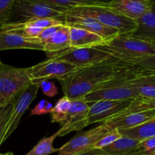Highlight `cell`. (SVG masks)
I'll use <instances>...</instances> for the list:
<instances>
[{
    "mask_svg": "<svg viewBox=\"0 0 155 155\" xmlns=\"http://www.w3.org/2000/svg\"><path fill=\"white\" fill-rule=\"evenodd\" d=\"M122 136L131 138L139 142L155 136V117L147 122L129 129L119 130Z\"/></svg>",
    "mask_w": 155,
    "mask_h": 155,
    "instance_id": "cell-22",
    "label": "cell"
},
{
    "mask_svg": "<svg viewBox=\"0 0 155 155\" xmlns=\"http://www.w3.org/2000/svg\"><path fill=\"white\" fill-rule=\"evenodd\" d=\"M53 109V105L50 101L43 99L38 102L34 108L31 110L30 115H43L47 113H50Z\"/></svg>",
    "mask_w": 155,
    "mask_h": 155,
    "instance_id": "cell-33",
    "label": "cell"
},
{
    "mask_svg": "<svg viewBox=\"0 0 155 155\" xmlns=\"http://www.w3.org/2000/svg\"><path fill=\"white\" fill-rule=\"evenodd\" d=\"M150 1L151 2V3L153 5H155V0H150Z\"/></svg>",
    "mask_w": 155,
    "mask_h": 155,
    "instance_id": "cell-38",
    "label": "cell"
},
{
    "mask_svg": "<svg viewBox=\"0 0 155 155\" xmlns=\"http://www.w3.org/2000/svg\"><path fill=\"white\" fill-rule=\"evenodd\" d=\"M32 84L27 68L0 64V106L14 104Z\"/></svg>",
    "mask_w": 155,
    "mask_h": 155,
    "instance_id": "cell-4",
    "label": "cell"
},
{
    "mask_svg": "<svg viewBox=\"0 0 155 155\" xmlns=\"http://www.w3.org/2000/svg\"><path fill=\"white\" fill-rule=\"evenodd\" d=\"M107 7L119 15L136 21L151 10L153 4L150 0H112Z\"/></svg>",
    "mask_w": 155,
    "mask_h": 155,
    "instance_id": "cell-14",
    "label": "cell"
},
{
    "mask_svg": "<svg viewBox=\"0 0 155 155\" xmlns=\"http://www.w3.org/2000/svg\"><path fill=\"white\" fill-rule=\"evenodd\" d=\"M132 100L125 101H98L91 103L87 117V126L102 122V124L121 113L130 104Z\"/></svg>",
    "mask_w": 155,
    "mask_h": 155,
    "instance_id": "cell-10",
    "label": "cell"
},
{
    "mask_svg": "<svg viewBox=\"0 0 155 155\" xmlns=\"http://www.w3.org/2000/svg\"><path fill=\"white\" fill-rule=\"evenodd\" d=\"M155 108V98L153 99H146V98H141L138 97L131 101L130 104L128 106L126 109H125L123 111L119 114L117 116H122V115H126L128 114L134 113V112L142 111V110H150V109ZM114 118V117H113Z\"/></svg>",
    "mask_w": 155,
    "mask_h": 155,
    "instance_id": "cell-26",
    "label": "cell"
},
{
    "mask_svg": "<svg viewBox=\"0 0 155 155\" xmlns=\"http://www.w3.org/2000/svg\"><path fill=\"white\" fill-rule=\"evenodd\" d=\"M34 1L57 6V7L64 8L68 10L81 6H108L112 0H34Z\"/></svg>",
    "mask_w": 155,
    "mask_h": 155,
    "instance_id": "cell-23",
    "label": "cell"
},
{
    "mask_svg": "<svg viewBox=\"0 0 155 155\" xmlns=\"http://www.w3.org/2000/svg\"><path fill=\"white\" fill-rule=\"evenodd\" d=\"M40 89V84H31L15 101L13 104L12 114L6 127L5 133L3 138V143L14 133L18 127L21 117L29 108L32 101L35 99Z\"/></svg>",
    "mask_w": 155,
    "mask_h": 155,
    "instance_id": "cell-12",
    "label": "cell"
},
{
    "mask_svg": "<svg viewBox=\"0 0 155 155\" xmlns=\"http://www.w3.org/2000/svg\"><path fill=\"white\" fill-rule=\"evenodd\" d=\"M25 26L34 28L44 29L49 28V27H54V26H59L65 24V21L62 20L56 19V18H36V19L28 20V21H23Z\"/></svg>",
    "mask_w": 155,
    "mask_h": 155,
    "instance_id": "cell-27",
    "label": "cell"
},
{
    "mask_svg": "<svg viewBox=\"0 0 155 155\" xmlns=\"http://www.w3.org/2000/svg\"><path fill=\"white\" fill-rule=\"evenodd\" d=\"M101 47L122 61L155 54V45L129 35H118Z\"/></svg>",
    "mask_w": 155,
    "mask_h": 155,
    "instance_id": "cell-5",
    "label": "cell"
},
{
    "mask_svg": "<svg viewBox=\"0 0 155 155\" xmlns=\"http://www.w3.org/2000/svg\"><path fill=\"white\" fill-rule=\"evenodd\" d=\"M1 63H2V62H1V61H0V64H1Z\"/></svg>",
    "mask_w": 155,
    "mask_h": 155,
    "instance_id": "cell-40",
    "label": "cell"
},
{
    "mask_svg": "<svg viewBox=\"0 0 155 155\" xmlns=\"http://www.w3.org/2000/svg\"><path fill=\"white\" fill-rule=\"evenodd\" d=\"M137 28L129 36L155 45V5L136 21Z\"/></svg>",
    "mask_w": 155,
    "mask_h": 155,
    "instance_id": "cell-20",
    "label": "cell"
},
{
    "mask_svg": "<svg viewBox=\"0 0 155 155\" xmlns=\"http://www.w3.org/2000/svg\"><path fill=\"white\" fill-rule=\"evenodd\" d=\"M137 148L141 155H151L155 151V136L141 141Z\"/></svg>",
    "mask_w": 155,
    "mask_h": 155,
    "instance_id": "cell-32",
    "label": "cell"
},
{
    "mask_svg": "<svg viewBox=\"0 0 155 155\" xmlns=\"http://www.w3.org/2000/svg\"><path fill=\"white\" fill-rule=\"evenodd\" d=\"M142 70L132 68L121 75L107 82L97 90L87 94L82 99L87 103H92L98 101H125L133 100L138 98L136 90L129 84V80L138 75Z\"/></svg>",
    "mask_w": 155,
    "mask_h": 155,
    "instance_id": "cell-2",
    "label": "cell"
},
{
    "mask_svg": "<svg viewBox=\"0 0 155 155\" xmlns=\"http://www.w3.org/2000/svg\"><path fill=\"white\" fill-rule=\"evenodd\" d=\"M69 27L63 24L57 32L44 42V51L48 58L59 55L70 49Z\"/></svg>",
    "mask_w": 155,
    "mask_h": 155,
    "instance_id": "cell-17",
    "label": "cell"
},
{
    "mask_svg": "<svg viewBox=\"0 0 155 155\" xmlns=\"http://www.w3.org/2000/svg\"><path fill=\"white\" fill-rule=\"evenodd\" d=\"M111 130L107 125L102 124L88 131L78 133L72 139L59 148L57 155H75L94 148L96 142Z\"/></svg>",
    "mask_w": 155,
    "mask_h": 155,
    "instance_id": "cell-8",
    "label": "cell"
},
{
    "mask_svg": "<svg viewBox=\"0 0 155 155\" xmlns=\"http://www.w3.org/2000/svg\"><path fill=\"white\" fill-rule=\"evenodd\" d=\"M65 14L94 18L106 27L115 29L120 35H130L137 28V22L112 11L107 6H81L68 9Z\"/></svg>",
    "mask_w": 155,
    "mask_h": 155,
    "instance_id": "cell-3",
    "label": "cell"
},
{
    "mask_svg": "<svg viewBox=\"0 0 155 155\" xmlns=\"http://www.w3.org/2000/svg\"><path fill=\"white\" fill-rule=\"evenodd\" d=\"M75 155H109L106 152H105L103 149L96 148H91L90 149L86 150V151L81 152L79 154Z\"/></svg>",
    "mask_w": 155,
    "mask_h": 155,
    "instance_id": "cell-36",
    "label": "cell"
},
{
    "mask_svg": "<svg viewBox=\"0 0 155 155\" xmlns=\"http://www.w3.org/2000/svg\"><path fill=\"white\" fill-rule=\"evenodd\" d=\"M57 136H59V133L56 132L50 137L43 138L25 155H50L53 153L59 152V148H55L53 145Z\"/></svg>",
    "mask_w": 155,
    "mask_h": 155,
    "instance_id": "cell-24",
    "label": "cell"
},
{
    "mask_svg": "<svg viewBox=\"0 0 155 155\" xmlns=\"http://www.w3.org/2000/svg\"><path fill=\"white\" fill-rule=\"evenodd\" d=\"M90 105L84 99L72 100L62 127L58 130L59 136H63L71 132H78L87 126V117Z\"/></svg>",
    "mask_w": 155,
    "mask_h": 155,
    "instance_id": "cell-11",
    "label": "cell"
},
{
    "mask_svg": "<svg viewBox=\"0 0 155 155\" xmlns=\"http://www.w3.org/2000/svg\"><path fill=\"white\" fill-rule=\"evenodd\" d=\"M40 89H42L43 92L48 97H55L59 92L56 85L50 80L41 82L40 83Z\"/></svg>",
    "mask_w": 155,
    "mask_h": 155,
    "instance_id": "cell-34",
    "label": "cell"
},
{
    "mask_svg": "<svg viewBox=\"0 0 155 155\" xmlns=\"http://www.w3.org/2000/svg\"><path fill=\"white\" fill-rule=\"evenodd\" d=\"M64 21L66 25L70 27H78L99 35L103 38L105 43L119 35V32L115 29L106 27L97 20L88 17L74 16L65 14Z\"/></svg>",
    "mask_w": 155,
    "mask_h": 155,
    "instance_id": "cell-13",
    "label": "cell"
},
{
    "mask_svg": "<svg viewBox=\"0 0 155 155\" xmlns=\"http://www.w3.org/2000/svg\"><path fill=\"white\" fill-rule=\"evenodd\" d=\"M0 155H14L12 153H6V154H0Z\"/></svg>",
    "mask_w": 155,
    "mask_h": 155,
    "instance_id": "cell-37",
    "label": "cell"
},
{
    "mask_svg": "<svg viewBox=\"0 0 155 155\" xmlns=\"http://www.w3.org/2000/svg\"><path fill=\"white\" fill-rule=\"evenodd\" d=\"M12 108L13 104H9L7 106H0V146L3 144V138L12 114Z\"/></svg>",
    "mask_w": 155,
    "mask_h": 155,
    "instance_id": "cell-29",
    "label": "cell"
},
{
    "mask_svg": "<svg viewBox=\"0 0 155 155\" xmlns=\"http://www.w3.org/2000/svg\"><path fill=\"white\" fill-rule=\"evenodd\" d=\"M9 49H32L44 51V45L37 38L28 39L12 32L0 31V51Z\"/></svg>",
    "mask_w": 155,
    "mask_h": 155,
    "instance_id": "cell-15",
    "label": "cell"
},
{
    "mask_svg": "<svg viewBox=\"0 0 155 155\" xmlns=\"http://www.w3.org/2000/svg\"><path fill=\"white\" fill-rule=\"evenodd\" d=\"M79 68L68 62L48 58L34 66L27 68V74L32 84H40L46 80H58Z\"/></svg>",
    "mask_w": 155,
    "mask_h": 155,
    "instance_id": "cell-7",
    "label": "cell"
},
{
    "mask_svg": "<svg viewBox=\"0 0 155 155\" xmlns=\"http://www.w3.org/2000/svg\"><path fill=\"white\" fill-rule=\"evenodd\" d=\"M132 67L127 62L112 56L100 63L78 68L58 79V81L62 86L64 96L71 101L81 99L87 94L98 89Z\"/></svg>",
    "mask_w": 155,
    "mask_h": 155,
    "instance_id": "cell-1",
    "label": "cell"
},
{
    "mask_svg": "<svg viewBox=\"0 0 155 155\" xmlns=\"http://www.w3.org/2000/svg\"><path fill=\"white\" fill-rule=\"evenodd\" d=\"M71 103V100L66 96L59 98L56 105L53 107L52 111L50 113L51 117V123H57L62 125L66 117Z\"/></svg>",
    "mask_w": 155,
    "mask_h": 155,
    "instance_id": "cell-25",
    "label": "cell"
},
{
    "mask_svg": "<svg viewBox=\"0 0 155 155\" xmlns=\"http://www.w3.org/2000/svg\"><path fill=\"white\" fill-rule=\"evenodd\" d=\"M129 84L136 90L139 98H155V72L142 70L140 74L129 80Z\"/></svg>",
    "mask_w": 155,
    "mask_h": 155,
    "instance_id": "cell-18",
    "label": "cell"
},
{
    "mask_svg": "<svg viewBox=\"0 0 155 155\" xmlns=\"http://www.w3.org/2000/svg\"><path fill=\"white\" fill-rule=\"evenodd\" d=\"M62 25H63V24H62ZM61 26L62 25L54 26V27H49V28L44 29V30L41 32L40 34L39 35V36L37 37V39L40 42H42L44 45V42H45L46 40H47L48 39H50L52 36H53V35L59 30V29L60 28Z\"/></svg>",
    "mask_w": 155,
    "mask_h": 155,
    "instance_id": "cell-35",
    "label": "cell"
},
{
    "mask_svg": "<svg viewBox=\"0 0 155 155\" xmlns=\"http://www.w3.org/2000/svg\"><path fill=\"white\" fill-rule=\"evenodd\" d=\"M121 133H119V130L117 129H114L109 131V133H106V135L103 136L100 140L97 141L94 145V148H100V149H103V148H106V147L109 146V145L113 143L116 140L122 137Z\"/></svg>",
    "mask_w": 155,
    "mask_h": 155,
    "instance_id": "cell-30",
    "label": "cell"
},
{
    "mask_svg": "<svg viewBox=\"0 0 155 155\" xmlns=\"http://www.w3.org/2000/svg\"><path fill=\"white\" fill-rule=\"evenodd\" d=\"M111 57H112V55L109 51L103 49L101 45H98L86 48H70L50 59L63 61L81 68L100 63Z\"/></svg>",
    "mask_w": 155,
    "mask_h": 155,
    "instance_id": "cell-9",
    "label": "cell"
},
{
    "mask_svg": "<svg viewBox=\"0 0 155 155\" xmlns=\"http://www.w3.org/2000/svg\"><path fill=\"white\" fill-rule=\"evenodd\" d=\"M151 155H155V151H154V152H153V154H152Z\"/></svg>",
    "mask_w": 155,
    "mask_h": 155,
    "instance_id": "cell-39",
    "label": "cell"
},
{
    "mask_svg": "<svg viewBox=\"0 0 155 155\" xmlns=\"http://www.w3.org/2000/svg\"><path fill=\"white\" fill-rule=\"evenodd\" d=\"M139 142L135 139L122 136L103 150L109 155H141L137 148Z\"/></svg>",
    "mask_w": 155,
    "mask_h": 155,
    "instance_id": "cell-21",
    "label": "cell"
},
{
    "mask_svg": "<svg viewBox=\"0 0 155 155\" xmlns=\"http://www.w3.org/2000/svg\"><path fill=\"white\" fill-rule=\"evenodd\" d=\"M68 9L34 0H15L12 6V13L18 18V21H26L36 18H56L64 21Z\"/></svg>",
    "mask_w": 155,
    "mask_h": 155,
    "instance_id": "cell-6",
    "label": "cell"
},
{
    "mask_svg": "<svg viewBox=\"0 0 155 155\" xmlns=\"http://www.w3.org/2000/svg\"><path fill=\"white\" fill-rule=\"evenodd\" d=\"M68 27L71 48L98 46L105 44L103 38L96 33L78 27Z\"/></svg>",
    "mask_w": 155,
    "mask_h": 155,
    "instance_id": "cell-19",
    "label": "cell"
},
{
    "mask_svg": "<svg viewBox=\"0 0 155 155\" xmlns=\"http://www.w3.org/2000/svg\"><path fill=\"white\" fill-rule=\"evenodd\" d=\"M15 0H0V27L9 22Z\"/></svg>",
    "mask_w": 155,
    "mask_h": 155,
    "instance_id": "cell-31",
    "label": "cell"
},
{
    "mask_svg": "<svg viewBox=\"0 0 155 155\" xmlns=\"http://www.w3.org/2000/svg\"><path fill=\"white\" fill-rule=\"evenodd\" d=\"M124 61L141 70L155 72V54L144 56V57L132 59V60H126Z\"/></svg>",
    "mask_w": 155,
    "mask_h": 155,
    "instance_id": "cell-28",
    "label": "cell"
},
{
    "mask_svg": "<svg viewBox=\"0 0 155 155\" xmlns=\"http://www.w3.org/2000/svg\"><path fill=\"white\" fill-rule=\"evenodd\" d=\"M153 117H155V108L122 115V116L112 118L103 124L107 125L111 130L129 129L138 127L148 121Z\"/></svg>",
    "mask_w": 155,
    "mask_h": 155,
    "instance_id": "cell-16",
    "label": "cell"
}]
</instances>
